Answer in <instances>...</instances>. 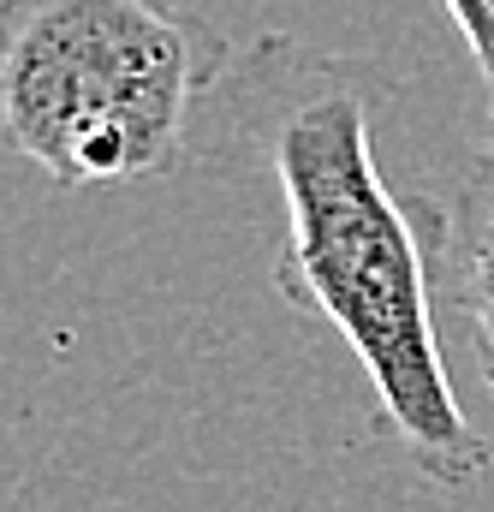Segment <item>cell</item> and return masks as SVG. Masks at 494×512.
Returning a JSON list of instances; mask_svg holds the SVG:
<instances>
[{
	"label": "cell",
	"instance_id": "1",
	"mask_svg": "<svg viewBox=\"0 0 494 512\" xmlns=\"http://www.w3.org/2000/svg\"><path fill=\"white\" fill-rule=\"evenodd\" d=\"M375 96L381 84L364 60L304 54L280 30L239 48L221 84L239 143L268 161L280 185V304L328 322L352 346L375 387L381 429L429 483L471 489L494 453L465 417L435 340V245H423L381 179Z\"/></svg>",
	"mask_w": 494,
	"mask_h": 512
},
{
	"label": "cell",
	"instance_id": "2",
	"mask_svg": "<svg viewBox=\"0 0 494 512\" xmlns=\"http://www.w3.org/2000/svg\"><path fill=\"white\" fill-rule=\"evenodd\" d=\"M233 60L173 0H0V131L66 191L167 179Z\"/></svg>",
	"mask_w": 494,
	"mask_h": 512
},
{
	"label": "cell",
	"instance_id": "3",
	"mask_svg": "<svg viewBox=\"0 0 494 512\" xmlns=\"http://www.w3.org/2000/svg\"><path fill=\"white\" fill-rule=\"evenodd\" d=\"M429 245H435V292L471 328L483 382L494 393V155L483 149L447 203H429Z\"/></svg>",
	"mask_w": 494,
	"mask_h": 512
},
{
	"label": "cell",
	"instance_id": "4",
	"mask_svg": "<svg viewBox=\"0 0 494 512\" xmlns=\"http://www.w3.org/2000/svg\"><path fill=\"white\" fill-rule=\"evenodd\" d=\"M483 72V90H489V155H494V0H441Z\"/></svg>",
	"mask_w": 494,
	"mask_h": 512
}]
</instances>
